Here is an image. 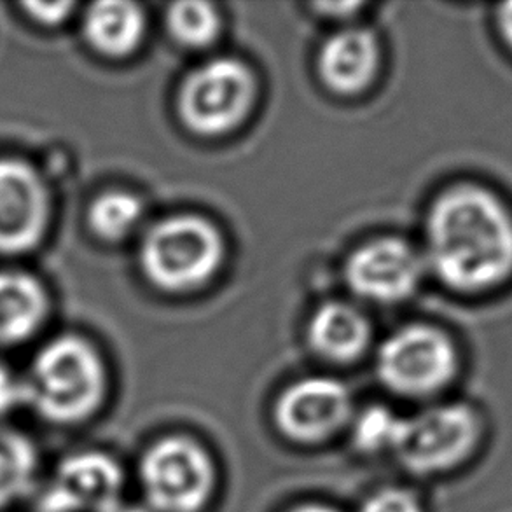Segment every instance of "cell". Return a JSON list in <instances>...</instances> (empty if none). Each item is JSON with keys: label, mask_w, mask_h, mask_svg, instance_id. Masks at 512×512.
<instances>
[{"label": "cell", "mask_w": 512, "mask_h": 512, "mask_svg": "<svg viewBox=\"0 0 512 512\" xmlns=\"http://www.w3.org/2000/svg\"><path fill=\"white\" fill-rule=\"evenodd\" d=\"M427 261L462 294L497 291L512 280V208L479 184L446 189L427 219Z\"/></svg>", "instance_id": "cell-1"}, {"label": "cell", "mask_w": 512, "mask_h": 512, "mask_svg": "<svg viewBox=\"0 0 512 512\" xmlns=\"http://www.w3.org/2000/svg\"><path fill=\"white\" fill-rule=\"evenodd\" d=\"M23 381L25 406L56 425L84 422L104 401V362L77 336L56 338L44 346Z\"/></svg>", "instance_id": "cell-2"}, {"label": "cell", "mask_w": 512, "mask_h": 512, "mask_svg": "<svg viewBox=\"0 0 512 512\" xmlns=\"http://www.w3.org/2000/svg\"><path fill=\"white\" fill-rule=\"evenodd\" d=\"M488 418L471 402H443L402 418L395 453L418 476H441L471 464L488 441Z\"/></svg>", "instance_id": "cell-3"}, {"label": "cell", "mask_w": 512, "mask_h": 512, "mask_svg": "<svg viewBox=\"0 0 512 512\" xmlns=\"http://www.w3.org/2000/svg\"><path fill=\"white\" fill-rule=\"evenodd\" d=\"M224 254L219 231L196 215L158 222L142 243L140 261L147 277L165 291H189L214 275Z\"/></svg>", "instance_id": "cell-4"}, {"label": "cell", "mask_w": 512, "mask_h": 512, "mask_svg": "<svg viewBox=\"0 0 512 512\" xmlns=\"http://www.w3.org/2000/svg\"><path fill=\"white\" fill-rule=\"evenodd\" d=\"M376 369L395 394L432 397L455 381L460 355L450 336L436 327L409 326L381 345Z\"/></svg>", "instance_id": "cell-5"}, {"label": "cell", "mask_w": 512, "mask_h": 512, "mask_svg": "<svg viewBox=\"0 0 512 512\" xmlns=\"http://www.w3.org/2000/svg\"><path fill=\"white\" fill-rule=\"evenodd\" d=\"M140 479L158 511L198 512L214 492V464L191 439L165 437L142 458Z\"/></svg>", "instance_id": "cell-6"}, {"label": "cell", "mask_w": 512, "mask_h": 512, "mask_svg": "<svg viewBox=\"0 0 512 512\" xmlns=\"http://www.w3.org/2000/svg\"><path fill=\"white\" fill-rule=\"evenodd\" d=\"M254 95L252 72L238 60L219 58L187 77L180 90V116L194 132L221 135L245 118Z\"/></svg>", "instance_id": "cell-7"}, {"label": "cell", "mask_w": 512, "mask_h": 512, "mask_svg": "<svg viewBox=\"0 0 512 512\" xmlns=\"http://www.w3.org/2000/svg\"><path fill=\"white\" fill-rule=\"evenodd\" d=\"M49 194L41 175L18 160H0V254H23L46 235Z\"/></svg>", "instance_id": "cell-8"}, {"label": "cell", "mask_w": 512, "mask_h": 512, "mask_svg": "<svg viewBox=\"0 0 512 512\" xmlns=\"http://www.w3.org/2000/svg\"><path fill=\"white\" fill-rule=\"evenodd\" d=\"M352 411L350 392L331 378H306L280 395L278 429L298 443H319L345 425Z\"/></svg>", "instance_id": "cell-9"}, {"label": "cell", "mask_w": 512, "mask_h": 512, "mask_svg": "<svg viewBox=\"0 0 512 512\" xmlns=\"http://www.w3.org/2000/svg\"><path fill=\"white\" fill-rule=\"evenodd\" d=\"M423 263L408 243L381 238L353 252L346 263V280L360 298L394 303L415 292Z\"/></svg>", "instance_id": "cell-10"}, {"label": "cell", "mask_w": 512, "mask_h": 512, "mask_svg": "<svg viewBox=\"0 0 512 512\" xmlns=\"http://www.w3.org/2000/svg\"><path fill=\"white\" fill-rule=\"evenodd\" d=\"M123 474L102 453L63 460L41 500V512H109L119 504Z\"/></svg>", "instance_id": "cell-11"}, {"label": "cell", "mask_w": 512, "mask_h": 512, "mask_svg": "<svg viewBox=\"0 0 512 512\" xmlns=\"http://www.w3.org/2000/svg\"><path fill=\"white\" fill-rule=\"evenodd\" d=\"M380 62L378 41L362 28H348L327 39L320 51V74L334 91L357 93L371 83Z\"/></svg>", "instance_id": "cell-12"}, {"label": "cell", "mask_w": 512, "mask_h": 512, "mask_svg": "<svg viewBox=\"0 0 512 512\" xmlns=\"http://www.w3.org/2000/svg\"><path fill=\"white\" fill-rule=\"evenodd\" d=\"M48 315V294L27 273H0V345L28 340Z\"/></svg>", "instance_id": "cell-13"}, {"label": "cell", "mask_w": 512, "mask_h": 512, "mask_svg": "<svg viewBox=\"0 0 512 512\" xmlns=\"http://www.w3.org/2000/svg\"><path fill=\"white\" fill-rule=\"evenodd\" d=\"M369 322L352 305L327 303L320 306L310 324L312 346L327 359L353 360L369 343Z\"/></svg>", "instance_id": "cell-14"}, {"label": "cell", "mask_w": 512, "mask_h": 512, "mask_svg": "<svg viewBox=\"0 0 512 512\" xmlns=\"http://www.w3.org/2000/svg\"><path fill=\"white\" fill-rule=\"evenodd\" d=\"M144 30V14L130 2H98L84 14L86 39L107 56L130 55L142 41Z\"/></svg>", "instance_id": "cell-15"}, {"label": "cell", "mask_w": 512, "mask_h": 512, "mask_svg": "<svg viewBox=\"0 0 512 512\" xmlns=\"http://www.w3.org/2000/svg\"><path fill=\"white\" fill-rule=\"evenodd\" d=\"M39 457L34 443L13 429H0V511L34 490Z\"/></svg>", "instance_id": "cell-16"}, {"label": "cell", "mask_w": 512, "mask_h": 512, "mask_svg": "<svg viewBox=\"0 0 512 512\" xmlns=\"http://www.w3.org/2000/svg\"><path fill=\"white\" fill-rule=\"evenodd\" d=\"M144 215L142 201L135 194L112 191L91 203L90 226L104 240H123L133 233Z\"/></svg>", "instance_id": "cell-17"}, {"label": "cell", "mask_w": 512, "mask_h": 512, "mask_svg": "<svg viewBox=\"0 0 512 512\" xmlns=\"http://www.w3.org/2000/svg\"><path fill=\"white\" fill-rule=\"evenodd\" d=\"M168 28L187 48H203L219 34V16L207 2H179L168 11Z\"/></svg>", "instance_id": "cell-18"}, {"label": "cell", "mask_w": 512, "mask_h": 512, "mask_svg": "<svg viewBox=\"0 0 512 512\" xmlns=\"http://www.w3.org/2000/svg\"><path fill=\"white\" fill-rule=\"evenodd\" d=\"M402 418L385 408L366 409L353 429V443L367 453L395 450L401 434Z\"/></svg>", "instance_id": "cell-19"}, {"label": "cell", "mask_w": 512, "mask_h": 512, "mask_svg": "<svg viewBox=\"0 0 512 512\" xmlns=\"http://www.w3.org/2000/svg\"><path fill=\"white\" fill-rule=\"evenodd\" d=\"M360 512H423V506L415 493L404 488H385L373 493Z\"/></svg>", "instance_id": "cell-20"}, {"label": "cell", "mask_w": 512, "mask_h": 512, "mask_svg": "<svg viewBox=\"0 0 512 512\" xmlns=\"http://www.w3.org/2000/svg\"><path fill=\"white\" fill-rule=\"evenodd\" d=\"M25 381L0 364V418L25 406Z\"/></svg>", "instance_id": "cell-21"}, {"label": "cell", "mask_w": 512, "mask_h": 512, "mask_svg": "<svg viewBox=\"0 0 512 512\" xmlns=\"http://www.w3.org/2000/svg\"><path fill=\"white\" fill-rule=\"evenodd\" d=\"M25 7L35 20L41 21L44 25H56V23L67 20L70 11L74 9V4L72 2H51V4L27 2Z\"/></svg>", "instance_id": "cell-22"}, {"label": "cell", "mask_w": 512, "mask_h": 512, "mask_svg": "<svg viewBox=\"0 0 512 512\" xmlns=\"http://www.w3.org/2000/svg\"><path fill=\"white\" fill-rule=\"evenodd\" d=\"M497 20V30H499L500 39L504 41L507 49L512 53V2L502 4L495 14Z\"/></svg>", "instance_id": "cell-23"}, {"label": "cell", "mask_w": 512, "mask_h": 512, "mask_svg": "<svg viewBox=\"0 0 512 512\" xmlns=\"http://www.w3.org/2000/svg\"><path fill=\"white\" fill-rule=\"evenodd\" d=\"M291 512H338L331 509V507L326 506H303L298 507V509H294Z\"/></svg>", "instance_id": "cell-24"}, {"label": "cell", "mask_w": 512, "mask_h": 512, "mask_svg": "<svg viewBox=\"0 0 512 512\" xmlns=\"http://www.w3.org/2000/svg\"><path fill=\"white\" fill-rule=\"evenodd\" d=\"M109 512H144L140 511V509H133V507H125L121 502H119L118 506L112 507Z\"/></svg>", "instance_id": "cell-25"}]
</instances>
